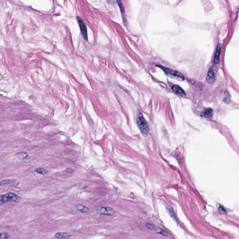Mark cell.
I'll return each mask as SVG.
<instances>
[{
  "label": "cell",
  "instance_id": "obj_1",
  "mask_svg": "<svg viewBox=\"0 0 239 239\" xmlns=\"http://www.w3.org/2000/svg\"><path fill=\"white\" fill-rule=\"evenodd\" d=\"M21 197L13 192H8L4 194L0 195V206L9 202L19 203L21 201Z\"/></svg>",
  "mask_w": 239,
  "mask_h": 239
},
{
  "label": "cell",
  "instance_id": "obj_2",
  "mask_svg": "<svg viewBox=\"0 0 239 239\" xmlns=\"http://www.w3.org/2000/svg\"><path fill=\"white\" fill-rule=\"evenodd\" d=\"M137 124L141 134L145 137L147 136L149 133V127L147 122L140 112L138 113L137 114Z\"/></svg>",
  "mask_w": 239,
  "mask_h": 239
},
{
  "label": "cell",
  "instance_id": "obj_3",
  "mask_svg": "<svg viewBox=\"0 0 239 239\" xmlns=\"http://www.w3.org/2000/svg\"><path fill=\"white\" fill-rule=\"evenodd\" d=\"M157 66L163 70L164 72L171 78H174L180 81H182L185 79L184 75L181 73H180V72L167 68L166 67H164L162 65H157Z\"/></svg>",
  "mask_w": 239,
  "mask_h": 239
},
{
  "label": "cell",
  "instance_id": "obj_4",
  "mask_svg": "<svg viewBox=\"0 0 239 239\" xmlns=\"http://www.w3.org/2000/svg\"><path fill=\"white\" fill-rule=\"evenodd\" d=\"M76 18L82 35L84 39L87 41L88 40V36H87V28H86V25L85 24L83 20L80 17L78 16L76 17Z\"/></svg>",
  "mask_w": 239,
  "mask_h": 239
},
{
  "label": "cell",
  "instance_id": "obj_5",
  "mask_svg": "<svg viewBox=\"0 0 239 239\" xmlns=\"http://www.w3.org/2000/svg\"><path fill=\"white\" fill-rule=\"evenodd\" d=\"M96 211L100 215L112 216L116 213V211L111 207L98 206L96 208Z\"/></svg>",
  "mask_w": 239,
  "mask_h": 239
},
{
  "label": "cell",
  "instance_id": "obj_6",
  "mask_svg": "<svg viewBox=\"0 0 239 239\" xmlns=\"http://www.w3.org/2000/svg\"><path fill=\"white\" fill-rule=\"evenodd\" d=\"M206 80L207 82L210 84H213L215 83V76L213 70L212 68L209 69L208 72L207 73L206 76Z\"/></svg>",
  "mask_w": 239,
  "mask_h": 239
},
{
  "label": "cell",
  "instance_id": "obj_7",
  "mask_svg": "<svg viewBox=\"0 0 239 239\" xmlns=\"http://www.w3.org/2000/svg\"><path fill=\"white\" fill-rule=\"evenodd\" d=\"M71 236L72 235L67 232H58L55 234V237L57 239H69Z\"/></svg>",
  "mask_w": 239,
  "mask_h": 239
},
{
  "label": "cell",
  "instance_id": "obj_8",
  "mask_svg": "<svg viewBox=\"0 0 239 239\" xmlns=\"http://www.w3.org/2000/svg\"><path fill=\"white\" fill-rule=\"evenodd\" d=\"M172 91L175 93L176 94H178L181 96H184L185 95V93L184 90L182 88L179 86L178 85H173L171 87Z\"/></svg>",
  "mask_w": 239,
  "mask_h": 239
},
{
  "label": "cell",
  "instance_id": "obj_9",
  "mask_svg": "<svg viewBox=\"0 0 239 239\" xmlns=\"http://www.w3.org/2000/svg\"><path fill=\"white\" fill-rule=\"evenodd\" d=\"M221 44H219L217 45L215 53V57H214V63L215 64H218L219 62V56L221 52Z\"/></svg>",
  "mask_w": 239,
  "mask_h": 239
},
{
  "label": "cell",
  "instance_id": "obj_10",
  "mask_svg": "<svg viewBox=\"0 0 239 239\" xmlns=\"http://www.w3.org/2000/svg\"><path fill=\"white\" fill-rule=\"evenodd\" d=\"M117 2L118 3L119 8H120V10L121 12V15H122V17H123V22L124 24L126 25V24L127 23V19H126L125 10H124V8L123 3H122L121 1H117Z\"/></svg>",
  "mask_w": 239,
  "mask_h": 239
},
{
  "label": "cell",
  "instance_id": "obj_11",
  "mask_svg": "<svg viewBox=\"0 0 239 239\" xmlns=\"http://www.w3.org/2000/svg\"><path fill=\"white\" fill-rule=\"evenodd\" d=\"M76 208L78 211L82 213H87L89 211V208L82 204H77L76 206Z\"/></svg>",
  "mask_w": 239,
  "mask_h": 239
},
{
  "label": "cell",
  "instance_id": "obj_12",
  "mask_svg": "<svg viewBox=\"0 0 239 239\" xmlns=\"http://www.w3.org/2000/svg\"><path fill=\"white\" fill-rule=\"evenodd\" d=\"M15 157L19 160H24L28 157L27 153L26 152H21L15 154Z\"/></svg>",
  "mask_w": 239,
  "mask_h": 239
},
{
  "label": "cell",
  "instance_id": "obj_13",
  "mask_svg": "<svg viewBox=\"0 0 239 239\" xmlns=\"http://www.w3.org/2000/svg\"><path fill=\"white\" fill-rule=\"evenodd\" d=\"M213 114V110L211 108H207L204 111V115L206 118H210Z\"/></svg>",
  "mask_w": 239,
  "mask_h": 239
},
{
  "label": "cell",
  "instance_id": "obj_14",
  "mask_svg": "<svg viewBox=\"0 0 239 239\" xmlns=\"http://www.w3.org/2000/svg\"><path fill=\"white\" fill-rule=\"evenodd\" d=\"M15 182V179H8V180H2V181H0V185L3 186L4 185L13 184V183H14Z\"/></svg>",
  "mask_w": 239,
  "mask_h": 239
},
{
  "label": "cell",
  "instance_id": "obj_15",
  "mask_svg": "<svg viewBox=\"0 0 239 239\" xmlns=\"http://www.w3.org/2000/svg\"><path fill=\"white\" fill-rule=\"evenodd\" d=\"M35 171L40 174L45 175L48 173V171L44 168H37L35 170Z\"/></svg>",
  "mask_w": 239,
  "mask_h": 239
},
{
  "label": "cell",
  "instance_id": "obj_16",
  "mask_svg": "<svg viewBox=\"0 0 239 239\" xmlns=\"http://www.w3.org/2000/svg\"><path fill=\"white\" fill-rule=\"evenodd\" d=\"M155 232L157 233L161 234L162 236H168L167 233L163 230V229H162L157 228V229H155Z\"/></svg>",
  "mask_w": 239,
  "mask_h": 239
},
{
  "label": "cell",
  "instance_id": "obj_17",
  "mask_svg": "<svg viewBox=\"0 0 239 239\" xmlns=\"http://www.w3.org/2000/svg\"><path fill=\"white\" fill-rule=\"evenodd\" d=\"M10 238V235L7 233H0V239H8Z\"/></svg>",
  "mask_w": 239,
  "mask_h": 239
},
{
  "label": "cell",
  "instance_id": "obj_18",
  "mask_svg": "<svg viewBox=\"0 0 239 239\" xmlns=\"http://www.w3.org/2000/svg\"><path fill=\"white\" fill-rule=\"evenodd\" d=\"M146 226L148 229L151 230H155V226L153 224H151V223H146Z\"/></svg>",
  "mask_w": 239,
  "mask_h": 239
},
{
  "label": "cell",
  "instance_id": "obj_19",
  "mask_svg": "<svg viewBox=\"0 0 239 239\" xmlns=\"http://www.w3.org/2000/svg\"><path fill=\"white\" fill-rule=\"evenodd\" d=\"M218 210H219V213H221V214L225 215V214H226V210L225 209V208L223 207L222 206H219V209Z\"/></svg>",
  "mask_w": 239,
  "mask_h": 239
},
{
  "label": "cell",
  "instance_id": "obj_20",
  "mask_svg": "<svg viewBox=\"0 0 239 239\" xmlns=\"http://www.w3.org/2000/svg\"><path fill=\"white\" fill-rule=\"evenodd\" d=\"M66 171H67V172H69V173H72V172H73V170L71 168L67 169V170H66Z\"/></svg>",
  "mask_w": 239,
  "mask_h": 239
}]
</instances>
